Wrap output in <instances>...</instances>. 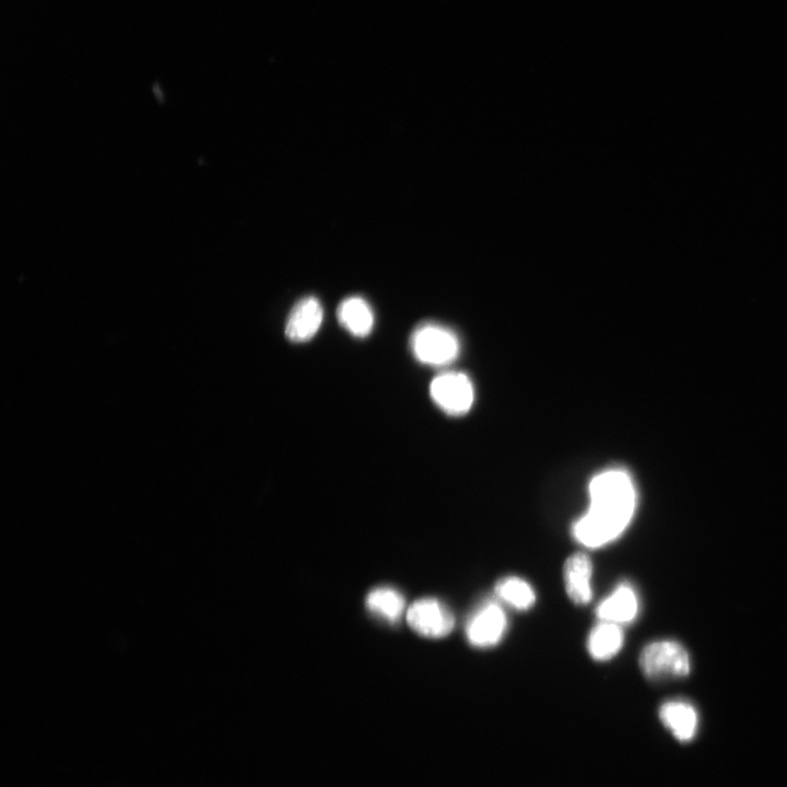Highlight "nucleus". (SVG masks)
Masks as SVG:
<instances>
[{"instance_id": "12", "label": "nucleus", "mask_w": 787, "mask_h": 787, "mask_svg": "<svg viewBox=\"0 0 787 787\" xmlns=\"http://www.w3.org/2000/svg\"><path fill=\"white\" fill-rule=\"evenodd\" d=\"M624 643V634L619 625L602 622L595 627L587 641V649L594 660L608 661L619 653Z\"/></svg>"}, {"instance_id": "4", "label": "nucleus", "mask_w": 787, "mask_h": 787, "mask_svg": "<svg viewBox=\"0 0 787 787\" xmlns=\"http://www.w3.org/2000/svg\"><path fill=\"white\" fill-rule=\"evenodd\" d=\"M430 395L444 413L462 416L474 404V386L467 375L461 372H445L438 375L430 385Z\"/></svg>"}, {"instance_id": "5", "label": "nucleus", "mask_w": 787, "mask_h": 787, "mask_svg": "<svg viewBox=\"0 0 787 787\" xmlns=\"http://www.w3.org/2000/svg\"><path fill=\"white\" fill-rule=\"evenodd\" d=\"M407 621L409 626L422 637L432 639L449 636L455 625L451 610L432 598L421 599L411 606Z\"/></svg>"}, {"instance_id": "7", "label": "nucleus", "mask_w": 787, "mask_h": 787, "mask_svg": "<svg viewBox=\"0 0 787 787\" xmlns=\"http://www.w3.org/2000/svg\"><path fill=\"white\" fill-rule=\"evenodd\" d=\"M324 319L322 304L314 297L301 299L291 310L286 336L293 343L309 342L320 331Z\"/></svg>"}, {"instance_id": "2", "label": "nucleus", "mask_w": 787, "mask_h": 787, "mask_svg": "<svg viewBox=\"0 0 787 787\" xmlns=\"http://www.w3.org/2000/svg\"><path fill=\"white\" fill-rule=\"evenodd\" d=\"M410 348L419 362L432 367L448 366L460 354L456 335L436 323L419 325L411 335Z\"/></svg>"}, {"instance_id": "9", "label": "nucleus", "mask_w": 787, "mask_h": 787, "mask_svg": "<svg viewBox=\"0 0 787 787\" xmlns=\"http://www.w3.org/2000/svg\"><path fill=\"white\" fill-rule=\"evenodd\" d=\"M660 719L681 743H688L697 735L699 716L689 702L674 700L664 703Z\"/></svg>"}, {"instance_id": "10", "label": "nucleus", "mask_w": 787, "mask_h": 787, "mask_svg": "<svg viewBox=\"0 0 787 787\" xmlns=\"http://www.w3.org/2000/svg\"><path fill=\"white\" fill-rule=\"evenodd\" d=\"M638 596L628 584H621L617 590L598 605L596 615L604 622L616 625L629 624L637 617Z\"/></svg>"}, {"instance_id": "11", "label": "nucleus", "mask_w": 787, "mask_h": 787, "mask_svg": "<svg viewBox=\"0 0 787 787\" xmlns=\"http://www.w3.org/2000/svg\"><path fill=\"white\" fill-rule=\"evenodd\" d=\"M337 317L340 325L355 337H367L373 330V311L370 304L360 297H350L340 303Z\"/></svg>"}, {"instance_id": "14", "label": "nucleus", "mask_w": 787, "mask_h": 787, "mask_svg": "<svg viewBox=\"0 0 787 787\" xmlns=\"http://www.w3.org/2000/svg\"><path fill=\"white\" fill-rule=\"evenodd\" d=\"M367 606L371 612L387 621L396 622L401 619L404 613L405 599L396 590L390 589V587H381L368 595Z\"/></svg>"}, {"instance_id": "8", "label": "nucleus", "mask_w": 787, "mask_h": 787, "mask_svg": "<svg viewBox=\"0 0 787 787\" xmlns=\"http://www.w3.org/2000/svg\"><path fill=\"white\" fill-rule=\"evenodd\" d=\"M592 575V561L583 552H577L566 561L563 567V579H565L567 594L574 604L586 605L592 601Z\"/></svg>"}, {"instance_id": "3", "label": "nucleus", "mask_w": 787, "mask_h": 787, "mask_svg": "<svg viewBox=\"0 0 787 787\" xmlns=\"http://www.w3.org/2000/svg\"><path fill=\"white\" fill-rule=\"evenodd\" d=\"M640 667L651 680L683 678L690 674V659L683 645L675 641H657L645 646Z\"/></svg>"}, {"instance_id": "6", "label": "nucleus", "mask_w": 787, "mask_h": 787, "mask_svg": "<svg viewBox=\"0 0 787 787\" xmlns=\"http://www.w3.org/2000/svg\"><path fill=\"white\" fill-rule=\"evenodd\" d=\"M507 626L503 609L495 602H486L469 618L466 637L476 648H491L502 640Z\"/></svg>"}, {"instance_id": "1", "label": "nucleus", "mask_w": 787, "mask_h": 787, "mask_svg": "<svg viewBox=\"0 0 787 787\" xmlns=\"http://www.w3.org/2000/svg\"><path fill=\"white\" fill-rule=\"evenodd\" d=\"M589 490L590 508L573 524L572 535L587 548H599L626 531L637 509V490L621 468L596 475Z\"/></svg>"}, {"instance_id": "13", "label": "nucleus", "mask_w": 787, "mask_h": 787, "mask_svg": "<svg viewBox=\"0 0 787 787\" xmlns=\"http://www.w3.org/2000/svg\"><path fill=\"white\" fill-rule=\"evenodd\" d=\"M495 591L504 603L518 610H528L536 602V594L533 587L520 578L508 577L501 579L496 584Z\"/></svg>"}]
</instances>
